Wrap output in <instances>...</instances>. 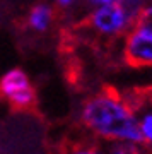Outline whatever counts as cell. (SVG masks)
<instances>
[{"instance_id": "1", "label": "cell", "mask_w": 152, "mask_h": 154, "mask_svg": "<svg viewBox=\"0 0 152 154\" xmlns=\"http://www.w3.org/2000/svg\"><path fill=\"white\" fill-rule=\"evenodd\" d=\"M81 120L93 134L108 140L144 142L137 113L128 101L111 89H104L84 101Z\"/></svg>"}, {"instance_id": "4", "label": "cell", "mask_w": 152, "mask_h": 154, "mask_svg": "<svg viewBox=\"0 0 152 154\" xmlns=\"http://www.w3.org/2000/svg\"><path fill=\"white\" fill-rule=\"evenodd\" d=\"M123 58L132 67H152V29L133 22L125 36Z\"/></svg>"}, {"instance_id": "2", "label": "cell", "mask_w": 152, "mask_h": 154, "mask_svg": "<svg viewBox=\"0 0 152 154\" xmlns=\"http://www.w3.org/2000/svg\"><path fill=\"white\" fill-rule=\"evenodd\" d=\"M133 22H135V17L121 4L94 7L87 17L89 28L94 29L101 36H108V38H116L120 34H125L133 26Z\"/></svg>"}, {"instance_id": "3", "label": "cell", "mask_w": 152, "mask_h": 154, "mask_svg": "<svg viewBox=\"0 0 152 154\" xmlns=\"http://www.w3.org/2000/svg\"><path fill=\"white\" fill-rule=\"evenodd\" d=\"M0 98L14 110L26 111L36 103V91L22 69H11L0 77Z\"/></svg>"}, {"instance_id": "6", "label": "cell", "mask_w": 152, "mask_h": 154, "mask_svg": "<svg viewBox=\"0 0 152 154\" xmlns=\"http://www.w3.org/2000/svg\"><path fill=\"white\" fill-rule=\"evenodd\" d=\"M138 118V127L144 140L149 144H152V110H142Z\"/></svg>"}, {"instance_id": "8", "label": "cell", "mask_w": 152, "mask_h": 154, "mask_svg": "<svg viewBox=\"0 0 152 154\" xmlns=\"http://www.w3.org/2000/svg\"><path fill=\"white\" fill-rule=\"evenodd\" d=\"M135 22H140V24H144V26H147V28L152 29V2L147 4V5L142 9V12L138 14V17H137Z\"/></svg>"}, {"instance_id": "5", "label": "cell", "mask_w": 152, "mask_h": 154, "mask_svg": "<svg viewBox=\"0 0 152 154\" xmlns=\"http://www.w3.org/2000/svg\"><path fill=\"white\" fill-rule=\"evenodd\" d=\"M53 22V9L48 4H36L31 7V11L27 14V26L36 31V33H44L48 31L50 26Z\"/></svg>"}, {"instance_id": "11", "label": "cell", "mask_w": 152, "mask_h": 154, "mask_svg": "<svg viewBox=\"0 0 152 154\" xmlns=\"http://www.w3.org/2000/svg\"><path fill=\"white\" fill-rule=\"evenodd\" d=\"M55 2H56L60 7H70L72 4H75L77 0H55Z\"/></svg>"}, {"instance_id": "7", "label": "cell", "mask_w": 152, "mask_h": 154, "mask_svg": "<svg viewBox=\"0 0 152 154\" xmlns=\"http://www.w3.org/2000/svg\"><path fill=\"white\" fill-rule=\"evenodd\" d=\"M109 154H147V152H144L135 142H120L111 147Z\"/></svg>"}, {"instance_id": "10", "label": "cell", "mask_w": 152, "mask_h": 154, "mask_svg": "<svg viewBox=\"0 0 152 154\" xmlns=\"http://www.w3.org/2000/svg\"><path fill=\"white\" fill-rule=\"evenodd\" d=\"M91 7H101V5H114V4H123V0H87Z\"/></svg>"}, {"instance_id": "9", "label": "cell", "mask_w": 152, "mask_h": 154, "mask_svg": "<svg viewBox=\"0 0 152 154\" xmlns=\"http://www.w3.org/2000/svg\"><path fill=\"white\" fill-rule=\"evenodd\" d=\"M67 154H99V151L94 149L93 146H77V147L70 149Z\"/></svg>"}]
</instances>
